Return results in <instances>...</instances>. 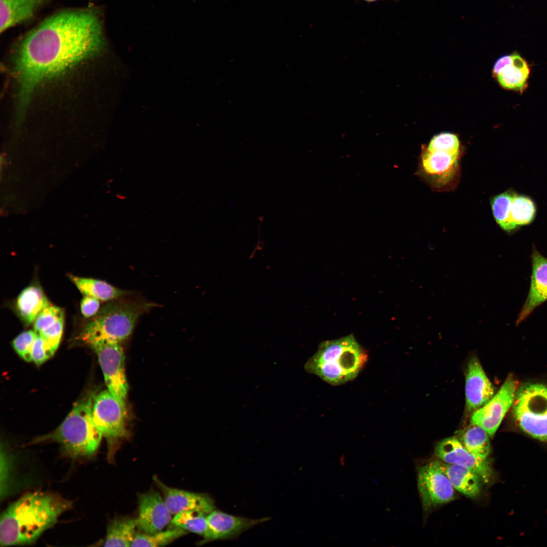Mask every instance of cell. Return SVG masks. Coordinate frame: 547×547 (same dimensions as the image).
<instances>
[{"label":"cell","instance_id":"6da1fadb","mask_svg":"<svg viewBox=\"0 0 547 547\" xmlns=\"http://www.w3.org/2000/svg\"><path fill=\"white\" fill-rule=\"evenodd\" d=\"M105 45L96 9L64 10L41 22L23 38L15 52L20 113L41 82L97 54Z\"/></svg>","mask_w":547,"mask_h":547},{"label":"cell","instance_id":"7a4b0ae2","mask_svg":"<svg viewBox=\"0 0 547 547\" xmlns=\"http://www.w3.org/2000/svg\"><path fill=\"white\" fill-rule=\"evenodd\" d=\"M71 506V501L55 493L34 492L24 494L1 515V545L33 542Z\"/></svg>","mask_w":547,"mask_h":547},{"label":"cell","instance_id":"3957f363","mask_svg":"<svg viewBox=\"0 0 547 547\" xmlns=\"http://www.w3.org/2000/svg\"><path fill=\"white\" fill-rule=\"evenodd\" d=\"M130 295L111 301L87 322L79 335L82 341L91 346L104 341L121 342L128 338L139 318L156 306Z\"/></svg>","mask_w":547,"mask_h":547},{"label":"cell","instance_id":"277c9868","mask_svg":"<svg viewBox=\"0 0 547 547\" xmlns=\"http://www.w3.org/2000/svg\"><path fill=\"white\" fill-rule=\"evenodd\" d=\"M368 361V354L353 334L323 341L307 361L305 369L337 385L354 379Z\"/></svg>","mask_w":547,"mask_h":547},{"label":"cell","instance_id":"5b68a950","mask_svg":"<svg viewBox=\"0 0 547 547\" xmlns=\"http://www.w3.org/2000/svg\"><path fill=\"white\" fill-rule=\"evenodd\" d=\"M92 399L93 396H90L75 405L57 429L36 442H56L65 454L72 458L92 456L103 437L92 418Z\"/></svg>","mask_w":547,"mask_h":547},{"label":"cell","instance_id":"8992f818","mask_svg":"<svg viewBox=\"0 0 547 547\" xmlns=\"http://www.w3.org/2000/svg\"><path fill=\"white\" fill-rule=\"evenodd\" d=\"M513 414L522 431L547 441V386L532 383L522 385L515 394Z\"/></svg>","mask_w":547,"mask_h":547},{"label":"cell","instance_id":"52a82bcc","mask_svg":"<svg viewBox=\"0 0 547 547\" xmlns=\"http://www.w3.org/2000/svg\"><path fill=\"white\" fill-rule=\"evenodd\" d=\"M91 414L93 421L103 437L108 440L125 437L126 408L123 401L103 390L93 397Z\"/></svg>","mask_w":547,"mask_h":547},{"label":"cell","instance_id":"ba28073f","mask_svg":"<svg viewBox=\"0 0 547 547\" xmlns=\"http://www.w3.org/2000/svg\"><path fill=\"white\" fill-rule=\"evenodd\" d=\"M91 347L97 355L107 389L125 401L128 384L125 369V355L121 342H101Z\"/></svg>","mask_w":547,"mask_h":547},{"label":"cell","instance_id":"9c48e42d","mask_svg":"<svg viewBox=\"0 0 547 547\" xmlns=\"http://www.w3.org/2000/svg\"><path fill=\"white\" fill-rule=\"evenodd\" d=\"M417 485L425 510L451 501L454 498V488L438 461H431L420 467Z\"/></svg>","mask_w":547,"mask_h":547},{"label":"cell","instance_id":"30bf717a","mask_svg":"<svg viewBox=\"0 0 547 547\" xmlns=\"http://www.w3.org/2000/svg\"><path fill=\"white\" fill-rule=\"evenodd\" d=\"M516 382L512 376L506 379L498 392L481 408L472 413L470 422L478 425L492 437L504 415L513 405Z\"/></svg>","mask_w":547,"mask_h":547},{"label":"cell","instance_id":"8fae6325","mask_svg":"<svg viewBox=\"0 0 547 547\" xmlns=\"http://www.w3.org/2000/svg\"><path fill=\"white\" fill-rule=\"evenodd\" d=\"M436 455L446 463L465 466L481 478L483 482L491 481L493 473L487 459H483L470 452L461 444L456 437L445 438L436 446Z\"/></svg>","mask_w":547,"mask_h":547},{"label":"cell","instance_id":"7c38bea8","mask_svg":"<svg viewBox=\"0 0 547 547\" xmlns=\"http://www.w3.org/2000/svg\"><path fill=\"white\" fill-rule=\"evenodd\" d=\"M171 515L158 492L150 491L139 495L137 520L142 532L151 534L164 530L171 523Z\"/></svg>","mask_w":547,"mask_h":547},{"label":"cell","instance_id":"4fadbf2b","mask_svg":"<svg viewBox=\"0 0 547 547\" xmlns=\"http://www.w3.org/2000/svg\"><path fill=\"white\" fill-rule=\"evenodd\" d=\"M269 519L267 517L254 519L233 516L215 509L207 516L208 531L204 541L236 538L244 532Z\"/></svg>","mask_w":547,"mask_h":547},{"label":"cell","instance_id":"5bb4252c","mask_svg":"<svg viewBox=\"0 0 547 547\" xmlns=\"http://www.w3.org/2000/svg\"><path fill=\"white\" fill-rule=\"evenodd\" d=\"M465 373L466 409L473 413L491 399L494 389L476 356L468 362Z\"/></svg>","mask_w":547,"mask_h":547},{"label":"cell","instance_id":"9a60e30c","mask_svg":"<svg viewBox=\"0 0 547 547\" xmlns=\"http://www.w3.org/2000/svg\"><path fill=\"white\" fill-rule=\"evenodd\" d=\"M532 274L527 297L516 324H520L532 311L547 300V258L533 247L531 254Z\"/></svg>","mask_w":547,"mask_h":547},{"label":"cell","instance_id":"2e32d148","mask_svg":"<svg viewBox=\"0 0 547 547\" xmlns=\"http://www.w3.org/2000/svg\"><path fill=\"white\" fill-rule=\"evenodd\" d=\"M155 480L163 493L164 501L172 515L189 511L201 512L209 515L215 509L214 500L206 494L170 487L158 479H155Z\"/></svg>","mask_w":547,"mask_h":547},{"label":"cell","instance_id":"e0dca14e","mask_svg":"<svg viewBox=\"0 0 547 547\" xmlns=\"http://www.w3.org/2000/svg\"><path fill=\"white\" fill-rule=\"evenodd\" d=\"M53 0H0V31L31 19L44 5Z\"/></svg>","mask_w":547,"mask_h":547},{"label":"cell","instance_id":"ac0fdd59","mask_svg":"<svg viewBox=\"0 0 547 547\" xmlns=\"http://www.w3.org/2000/svg\"><path fill=\"white\" fill-rule=\"evenodd\" d=\"M42 289L31 285L24 288L18 296L16 302L17 312L26 325L33 323L41 311L50 305Z\"/></svg>","mask_w":547,"mask_h":547},{"label":"cell","instance_id":"d6986e66","mask_svg":"<svg viewBox=\"0 0 547 547\" xmlns=\"http://www.w3.org/2000/svg\"><path fill=\"white\" fill-rule=\"evenodd\" d=\"M530 68L525 60L518 53L512 54L510 62L495 76L503 88L520 93L528 86Z\"/></svg>","mask_w":547,"mask_h":547},{"label":"cell","instance_id":"ffe728a7","mask_svg":"<svg viewBox=\"0 0 547 547\" xmlns=\"http://www.w3.org/2000/svg\"><path fill=\"white\" fill-rule=\"evenodd\" d=\"M441 465L455 489L469 497L480 494L483 481L477 473L458 464L441 463Z\"/></svg>","mask_w":547,"mask_h":547},{"label":"cell","instance_id":"44dd1931","mask_svg":"<svg viewBox=\"0 0 547 547\" xmlns=\"http://www.w3.org/2000/svg\"><path fill=\"white\" fill-rule=\"evenodd\" d=\"M69 278L84 295L95 297L100 301H110L132 295L133 292L123 290L99 280L69 275Z\"/></svg>","mask_w":547,"mask_h":547},{"label":"cell","instance_id":"7402d4cb","mask_svg":"<svg viewBox=\"0 0 547 547\" xmlns=\"http://www.w3.org/2000/svg\"><path fill=\"white\" fill-rule=\"evenodd\" d=\"M137 520L129 517L114 519L107 528L105 546H131L136 534Z\"/></svg>","mask_w":547,"mask_h":547},{"label":"cell","instance_id":"603a6c76","mask_svg":"<svg viewBox=\"0 0 547 547\" xmlns=\"http://www.w3.org/2000/svg\"><path fill=\"white\" fill-rule=\"evenodd\" d=\"M456 437L468 451L487 459L490 451V436L482 427L471 423L459 431Z\"/></svg>","mask_w":547,"mask_h":547},{"label":"cell","instance_id":"cb8c5ba5","mask_svg":"<svg viewBox=\"0 0 547 547\" xmlns=\"http://www.w3.org/2000/svg\"><path fill=\"white\" fill-rule=\"evenodd\" d=\"M536 214V206L534 201L528 196L518 194L515 192L512 199L510 215L511 233L522 226L531 223Z\"/></svg>","mask_w":547,"mask_h":547},{"label":"cell","instance_id":"d4e9b609","mask_svg":"<svg viewBox=\"0 0 547 547\" xmlns=\"http://www.w3.org/2000/svg\"><path fill=\"white\" fill-rule=\"evenodd\" d=\"M459 153L426 150L422 155V165L426 173L433 176L450 174L457 162Z\"/></svg>","mask_w":547,"mask_h":547},{"label":"cell","instance_id":"484cf974","mask_svg":"<svg viewBox=\"0 0 547 547\" xmlns=\"http://www.w3.org/2000/svg\"><path fill=\"white\" fill-rule=\"evenodd\" d=\"M208 515L198 511H184L174 515L171 524L174 527L200 535L205 539L208 531Z\"/></svg>","mask_w":547,"mask_h":547},{"label":"cell","instance_id":"4316f807","mask_svg":"<svg viewBox=\"0 0 547 547\" xmlns=\"http://www.w3.org/2000/svg\"><path fill=\"white\" fill-rule=\"evenodd\" d=\"M187 531L177 527L154 533H136L131 546H159L169 544L185 535Z\"/></svg>","mask_w":547,"mask_h":547},{"label":"cell","instance_id":"83f0119b","mask_svg":"<svg viewBox=\"0 0 547 547\" xmlns=\"http://www.w3.org/2000/svg\"><path fill=\"white\" fill-rule=\"evenodd\" d=\"M515 192L510 189L495 196L491 202L493 215L496 223L508 233H511L510 215L512 199Z\"/></svg>","mask_w":547,"mask_h":547},{"label":"cell","instance_id":"f1b7e54d","mask_svg":"<svg viewBox=\"0 0 547 547\" xmlns=\"http://www.w3.org/2000/svg\"><path fill=\"white\" fill-rule=\"evenodd\" d=\"M64 317L63 310L51 304L43 309L33 323L34 330L38 334Z\"/></svg>","mask_w":547,"mask_h":547},{"label":"cell","instance_id":"f546056e","mask_svg":"<svg viewBox=\"0 0 547 547\" xmlns=\"http://www.w3.org/2000/svg\"><path fill=\"white\" fill-rule=\"evenodd\" d=\"M459 142L457 137L452 133H442L431 140L427 150L459 153Z\"/></svg>","mask_w":547,"mask_h":547},{"label":"cell","instance_id":"4dcf8cb0","mask_svg":"<svg viewBox=\"0 0 547 547\" xmlns=\"http://www.w3.org/2000/svg\"><path fill=\"white\" fill-rule=\"evenodd\" d=\"M38 334L34 330H27L19 334L12 342L19 356L27 362L32 361L31 349Z\"/></svg>","mask_w":547,"mask_h":547},{"label":"cell","instance_id":"1f68e13d","mask_svg":"<svg viewBox=\"0 0 547 547\" xmlns=\"http://www.w3.org/2000/svg\"><path fill=\"white\" fill-rule=\"evenodd\" d=\"M64 324V317L59 319L54 325L38 334L56 351L61 339Z\"/></svg>","mask_w":547,"mask_h":547},{"label":"cell","instance_id":"d6a6232c","mask_svg":"<svg viewBox=\"0 0 547 547\" xmlns=\"http://www.w3.org/2000/svg\"><path fill=\"white\" fill-rule=\"evenodd\" d=\"M55 352L46 341L38 334L31 349L32 361L37 365H41L51 357Z\"/></svg>","mask_w":547,"mask_h":547},{"label":"cell","instance_id":"836d02e7","mask_svg":"<svg viewBox=\"0 0 547 547\" xmlns=\"http://www.w3.org/2000/svg\"><path fill=\"white\" fill-rule=\"evenodd\" d=\"M99 309V300L90 296L84 295L81 302V311L84 317H93L98 312Z\"/></svg>","mask_w":547,"mask_h":547},{"label":"cell","instance_id":"e575fe53","mask_svg":"<svg viewBox=\"0 0 547 547\" xmlns=\"http://www.w3.org/2000/svg\"><path fill=\"white\" fill-rule=\"evenodd\" d=\"M362 1H365V2H369V3H370V2H376V1H379V0H362Z\"/></svg>","mask_w":547,"mask_h":547}]
</instances>
